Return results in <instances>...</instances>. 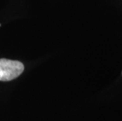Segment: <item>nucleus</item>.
<instances>
[{
    "label": "nucleus",
    "instance_id": "nucleus-1",
    "mask_svg": "<svg viewBox=\"0 0 122 121\" xmlns=\"http://www.w3.org/2000/svg\"><path fill=\"white\" fill-rule=\"evenodd\" d=\"M24 65L18 61L0 59V81H10L16 79L24 71Z\"/></svg>",
    "mask_w": 122,
    "mask_h": 121
},
{
    "label": "nucleus",
    "instance_id": "nucleus-2",
    "mask_svg": "<svg viewBox=\"0 0 122 121\" xmlns=\"http://www.w3.org/2000/svg\"><path fill=\"white\" fill-rule=\"evenodd\" d=\"M0 26H1V24H0Z\"/></svg>",
    "mask_w": 122,
    "mask_h": 121
}]
</instances>
